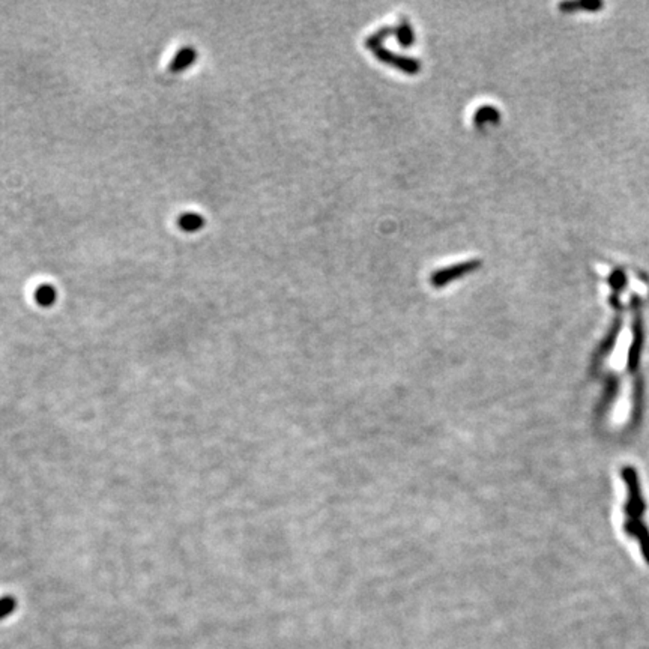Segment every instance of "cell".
I'll return each mask as SVG.
<instances>
[{"instance_id":"1","label":"cell","mask_w":649,"mask_h":649,"mask_svg":"<svg viewBox=\"0 0 649 649\" xmlns=\"http://www.w3.org/2000/svg\"><path fill=\"white\" fill-rule=\"evenodd\" d=\"M482 266V262L478 261V258H472V261H464L460 263H454L448 267H442V270H438L435 272H431L430 275V284L435 289H442L449 283H453L455 280L463 279L464 275L477 272L480 267Z\"/></svg>"},{"instance_id":"2","label":"cell","mask_w":649,"mask_h":649,"mask_svg":"<svg viewBox=\"0 0 649 649\" xmlns=\"http://www.w3.org/2000/svg\"><path fill=\"white\" fill-rule=\"evenodd\" d=\"M377 60H380L382 64H386L393 68L400 69L404 74L415 75L420 73V69L422 68L421 62L417 57H411V56H403V55H397L394 51L388 50L385 47H380L373 51Z\"/></svg>"},{"instance_id":"3","label":"cell","mask_w":649,"mask_h":649,"mask_svg":"<svg viewBox=\"0 0 649 649\" xmlns=\"http://www.w3.org/2000/svg\"><path fill=\"white\" fill-rule=\"evenodd\" d=\"M196 60H197V50L191 46H185L178 51L175 57L171 59V62L169 65V71L173 74L184 73L185 69H188L189 66L196 64Z\"/></svg>"},{"instance_id":"4","label":"cell","mask_w":649,"mask_h":649,"mask_svg":"<svg viewBox=\"0 0 649 649\" xmlns=\"http://www.w3.org/2000/svg\"><path fill=\"white\" fill-rule=\"evenodd\" d=\"M394 28H395L394 37L397 38V41H399V44L404 48L412 47L415 42V30L408 17L402 15L399 23H397V26H394Z\"/></svg>"},{"instance_id":"5","label":"cell","mask_w":649,"mask_h":649,"mask_svg":"<svg viewBox=\"0 0 649 649\" xmlns=\"http://www.w3.org/2000/svg\"><path fill=\"white\" fill-rule=\"evenodd\" d=\"M206 224V220L197 212H184L178 216V226L187 233L198 232Z\"/></svg>"},{"instance_id":"6","label":"cell","mask_w":649,"mask_h":649,"mask_svg":"<svg viewBox=\"0 0 649 649\" xmlns=\"http://www.w3.org/2000/svg\"><path fill=\"white\" fill-rule=\"evenodd\" d=\"M499 119H500L499 110L495 106H490V104L478 107L477 111L473 113V124L478 128L484 126L486 124H498Z\"/></svg>"},{"instance_id":"7","label":"cell","mask_w":649,"mask_h":649,"mask_svg":"<svg viewBox=\"0 0 649 649\" xmlns=\"http://www.w3.org/2000/svg\"><path fill=\"white\" fill-rule=\"evenodd\" d=\"M394 33H395V28H393V26H384V28L377 29L375 33L368 35V37L366 38V47L371 51L384 47V42L389 37H394Z\"/></svg>"},{"instance_id":"8","label":"cell","mask_w":649,"mask_h":649,"mask_svg":"<svg viewBox=\"0 0 649 649\" xmlns=\"http://www.w3.org/2000/svg\"><path fill=\"white\" fill-rule=\"evenodd\" d=\"M57 292L53 284H39L37 290H35V301L41 307H51L56 302Z\"/></svg>"},{"instance_id":"9","label":"cell","mask_w":649,"mask_h":649,"mask_svg":"<svg viewBox=\"0 0 649 649\" xmlns=\"http://www.w3.org/2000/svg\"><path fill=\"white\" fill-rule=\"evenodd\" d=\"M603 8V2H564L559 5V10L564 12H574L576 10L596 11Z\"/></svg>"},{"instance_id":"10","label":"cell","mask_w":649,"mask_h":649,"mask_svg":"<svg viewBox=\"0 0 649 649\" xmlns=\"http://www.w3.org/2000/svg\"><path fill=\"white\" fill-rule=\"evenodd\" d=\"M609 283H610V285H612V288L615 289V290H621V289L626 285V283H627V276H626V274L622 272L621 270H617V271H613V272L610 274Z\"/></svg>"},{"instance_id":"11","label":"cell","mask_w":649,"mask_h":649,"mask_svg":"<svg viewBox=\"0 0 649 649\" xmlns=\"http://www.w3.org/2000/svg\"><path fill=\"white\" fill-rule=\"evenodd\" d=\"M12 609H14V600L5 599L0 601V617H5L6 613H10Z\"/></svg>"}]
</instances>
